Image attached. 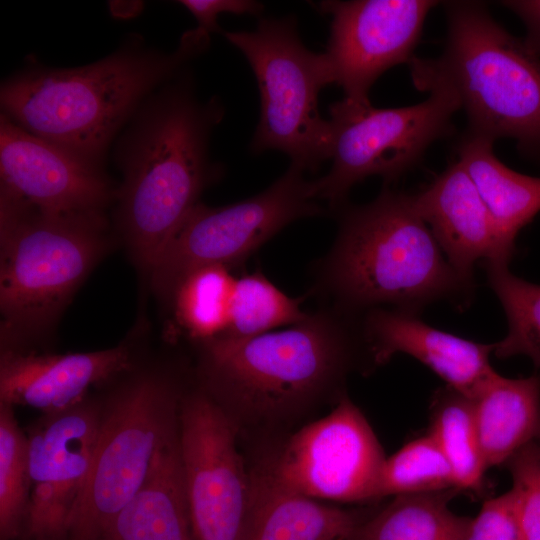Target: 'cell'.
<instances>
[{"instance_id":"6da1fadb","label":"cell","mask_w":540,"mask_h":540,"mask_svg":"<svg viewBox=\"0 0 540 540\" xmlns=\"http://www.w3.org/2000/svg\"><path fill=\"white\" fill-rule=\"evenodd\" d=\"M223 115L219 100L199 101L189 77L181 74L140 105L118 141L119 223L134 260L148 275L219 174L208 143Z\"/></svg>"},{"instance_id":"7a4b0ae2","label":"cell","mask_w":540,"mask_h":540,"mask_svg":"<svg viewBox=\"0 0 540 540\" xmlns=\"http://www.w3.org/2000/svg\"><path fill=\"white\" fill-rule=\"evenodd\" d=\"M209 46L186 31L165 53L129 43L82 67L27 66L1 85L3 114L27 132L98 166L116 133L156 88L183 74Z\"/></svg>"},{"instance_id":"3957f363","label":"cell","mask_w":540,"mask_h":540,"mask_svg":"<svg viewBox=\"0 0 540 540\" xmlns=\"http://www.w3.org/2000/svg\"><path fill=\"white\" fill-rule=\"evenodd\" d=\"M339 231L319 263L316 290L356 314L391 305L418 314L442 300H470L466 283L417 213L412 194L385 186L370 203L336 209Z\"/></svg>"},{"instance_id":"277c9868","label":"cell","mask_w":540,"mask_h":540,"mask_svg":"<svg viewBox=\"0 0 540 540\" xmlns=\"http://www.w3.org/2000/svg\"><path fill=\"white\" fill-rule=\"evenodd\" d=\"M355 314L324 307L287 329L199 342L205 389L225 410L289 413L335 387L364 343Z\"/></svg>"},{"instance_id":"5b68a950","label":"cell","mask_w":540,"mask_h":540,"mask_svg":"<svg viewBox=\"0 0 540 540\" xmlns=\"http://www.w3.org/2000/svg\"><path fill=\"white\" fill-rule=\"evenodd\" d=\"M442 3L443 51L412 59L414 86L449 90L466 114V131L493 142L513 139L520 151L540 156V57L502 27L485 2Z\"/></svg>"},{"instance_id":"8992f818","label":"cell","mask_w":540,"mask_h":540,"mask_svg":"<svg viewBox=\"0 0 540 540\" xmlns=\"http://www.w3.org/2000/svg\"><path fill=\"white\" fill-rule=\"evenodd\" d=\"M108 247L104 211L46 210L1 187V349L50 330Z\"/></svg>"},{"instance_id":"52a82bcc","label":"cell","mask_w":540,"mask_h":540,"mask_svg":"<svg viewBox=\"0 0 540 540\" xmlns=\"http://www.w3.org/2000/svg\"><path fill=\"white\" fill-rule=\"evenodd\" d=\"M184 392L172 375L145 371L102 402L89 474L66 540H97L145 481L156 454L180 431Z\"/></svg>"},{"instance_id":"ba28073f","label":"cell","mask_w":540,"mask_h":540,"mask_svg":"<svg viewBox=\"0 0 540 540\" xmlns=\"http://www.w3.org/2000/svg\"><path fill=\"white\" fill-rule=\"evenodd\" d=\"M249 62L260 93L254 153L276 150L304 172L331 158L333 130L319 112V93L333 84L325 53L308 50L293 17L262 18L253 31L224 32Z\"/></svg>"},{"instance_id":"9c48e42d","label":"cell","mask_w":540,"mask_h":540,"mask_svg":"<svg viewBox=\"0 0 540 540\" xmlns=\"http://www.w3.org/2000/svg\"><path fill=\"white\" fill-rule=\"evenodd\" d=\"M427 92L426 100L403 107L379 108L346 98L331 104L332 164L312 180L313 197L335 211L355 184L379 176L389 185L419 164L434 142L451 133L452 117L460 109L449 90Z\"/></svg>"},{"instance_id":"30bf717a","label":"cell","mask_w":540,"mask_h":540,"mask_svg":"<svg viewBox=\"0 0 540 540\" xmlns=\"http://www.w3.org/2000/svg\"><path fill=\"white\" fill-rule=\"evenodd\" d=\"M312 195V181L290 164L261 193L221 207L197 203L167 244L149 277L154 291L170 299L191 271L208 265L231 267L243 262L290 223L323 215Z\"/></svg>"},{"instance_id":"8fae6325","label":"cell","mask_w":540,"mask_h":540,"mask_svg":"<svg viewBox=\"0 0 540 540\" xmlns=\"http://www.w3.org/2000/svg\"><path fill=\"white\" fill-rule=\"evenodd\" d=\"M385 459L369 422L344 396L257 470L279 487L312 499L357 503L378 498Z\"/></svg>"},{"instance_id":"7c38bea8","label":"cell","mask_w":540,"mask_h":540,"mask_svg":"<svg viewBox=\"0 0 540 540\" xmlns=\"http://www.w3.org/2000/svg\"><path fill=\"white\" fill-rule=\"evenodd\" d=\"M179 421L193 540H244L251 474L227 411L199 388L184 393Z\"/></svg>"},{"instance_id":"4fadbf2b","label":"cell","mask_w":540,"mask_h":540,"mask_svg":"<svg viewBox=\"0 0 540 540\" xmlns=\"http://www.w3.org/2000/svg\"><path fill=\"white\" fill-rule=\"evenodd\" d=\"M434 0L321 1L319 10L331 16L324 52L333 84L346 99L370 104L369 93L390 68L410 63L420 42Z\"/></svg>"},{"instance_id":"5bb4252c","label":"cell","mask_w":540,"mask_h":540,"mask_svg":"<svg viewBox=\"0 0 540 540\" xmlns=\"http://www.w3.org/2000/svg\"><path fill=\"white\" fill-rule=\"evenodd\" d=\"M101 414L102 402L87 397L67 410L43 414L29 429L26 540H66L89 474Z\"/></svg>"},{"instance_id":"9a60e30c","label":"cell","mask_w":540,"mask_h":540,"mask_svg":"<svg viewBox=\"0 0 540 540\" xmlns=\"http://www.w3.org/2000/svg\"><path fill=\"white\" fill-rule=\"evenodd\" d=\"M1 187L46 210L104 211L117 192L92 164L0 118Z\"/></svg>"},{"instance_id":"2e32d148","label":"cell","mask_w":540,"mask_h":540,"mask_svg":"<svg viewBox=\"0 0 540 540\" xmlns=\"http://www.w3.org/2000/svg\"><path fill=\"white\" fill-rule=\"evenodd\" d=\"M412 199L446 259L466 283L475 285L473 272L478 260L509 263L512 259L515 249L503 239L459 160L412 194Z\"/></svg>"},{"instance_id":"e0dca14e","label":"cell","mask_w":540,"mask_h":540,"mask_svg":"<svg viewBox=\"0 0 540 540\" xmlns=\"http://www.w3.org/2000/svg\"><path fill=\"white\" fill-rule=\"evenodd\" d=\"M133 361L126 345L68 354L1 349L0 402L61 412L84 401L92 385L131 371Z\"/></svg>"},{"instance_id":"ac0fdd59","label":"cell","mask_w":540,"mask_h":540,"mask_svg":"<svg viewBox=\"0 0 540 540\" xmlns=\"http://www.w3.org/2000/svg\"><path fill=\"white\" fill-rule=\"evenodd\" d=\"M361 328L375 365L386 363L396 353H405L471 399L495 372L490 364L494 343H479L436 329L413 312L375 308L367 311Z\"/></svg>"},{"instance_id":"d6986e66","label":"cell","mask_w":540,"mask_h":540,"mask_svg":"<svg viewBox=\"0 0 540 540\" xmlns=\"http://www.w3.org/2000/svg\"><path fill=\"white\" fill-rule=\"evenodd\" d=\"M97 540H193L180 431L156 454L141 487Z\"/></svg>"},{"instance_id":"ffe728a7","label":"cell","mask_w":540,"mask_h":540,"mask_svg":"<svg viewBox=\"0 0 540 540\" xmlns=\"http://www.w3.org/2000/svg\"><path fill=\"white\" fill-rule=\"evenodd\" d=\"M244 540H348L362 521L353 512L320 503L251 473Z\"/></svg>"},{"instance_id":"44dd1931","label":"cell","mask_w":540,"mask_h":540,"mask_svg":"<svg viewBox=\"0 0 540 540\" xmlns=\"http://www.w3.org/2000/svg\"><path fill=\"white\" fill-rule=\"evenodd\" d=\"M479 442L488 468L525 445L540 443V376L506 378L493 372L472 398Z\"/></svg>"},{"instance_id":"7402d4cb","label":"cell","mask_w":540,"mask_h":540,"mask_svg":"<svg viewBox=\"0 0 540 540\" xmlns=\"http://www.w3.org/2000/svg\"><path fill=\"white\" fill-rule=\"evenodd\" d=\"M493 146L492 140L465 130L456 159L475 184L503 239L515 249L520 230L540 212V177L508 168Z\"/></svg>"},{"instance_id":"603a6c76","label":"cell","mask_w":540,"mask_h":540,"mask_svg":"<svg viewBox=\"0 0 540 540\" xmlns=\"http://www.w3.org/2000/svg\"><path fill=\"white\" fill-rule=\"evenodd\" d=\"M458 491L394 496L381 511L362 520L348 540H459L471 518L449 508Z\"/></svg>"},{"instance_id":"cb8c5ba5","label":"cell","mask_w":540,"mask_h":540,"mask_svg":"<svg viewBox=\"0 0 540 540\" xmlns=\"http://www.w3.org/2000/svg\"><path fill=\"white\" fill-rule=\"evenodd\" d=\"M428 433L449 461L458 490L480 494L488 469L479 442L473 400L445 386L430 402Z\"/></svg>"},{"instance_id":"d4e9b609","label":"cell","mask_w":540,"mask_h":540,"mask_svg":"<svg viewBox=\"0 0 540 540\" xmlns=\"http://www.w3.org/2000/svg\"><path fill=\"white\" fill-rule=\"evenodd\" d=\"M236 278L223 265H208L189 272L170 299L178 325L202 342L226 334Z\"/></svg>"},{"instance_id":"484cf974","label":"cell","mask_w":540,"mask_h":540,"mask_svg":"<svg viewBox=\"0 0 540 540\" xmlns=\"http://www.w3.org/2000/svg\"><path fill=\"white\" fill-rule=\"evenodd\" d=\"M505 262H486L487 279L508 321V332L494 343L500 359L527 356L540 368V285L514 275Z\"/></svg>"},{"instance_id":"4316f807","label":"cell","mask_w":540,"mask_h":540,"mask_svg":"<svg viewBox=\"0 0 540 540\" xmlns=\"http://www.w3.org/2000/svg\"><path fill=\"white\" fill-rule=\"evenodd\" d=\"M303 300L288 296L259 271L237 277L230 323L222 337H250L300 323L309 315L302 310Z\"/></svg>"},{"instance_id":"83f0119b","label":"cell","mask_w":540,"mask_h":540,"mask_svg":"<svg viewBox=\"0 0 540 540\" xmlns=\"http://www.w3.org/2000/svg\"><path fill=\"white\" fill-rule=\"evenodd\" d=\"M458 489L452 467L427 432L386 457L377 497Z\"/></svg>"},{"instance_id":"f1b7e54d","label":"cell","mask_w":540,"mask_h":540,"mask_svg":"<svg viewBox=\"0 0 540 540\" xmlns=\"http://www.w3.org/2000/svg\"><path fill=\"white\" fill-rule=\"evenodd\" d=\"M29 501L27 436L13 406L0 402V538L15 540L24 529Z\"/></svg>"},{"instance_id":"f546056e","label":"cell","mask_w":540,"mask_h":540,"mask_svg":"<svg viewBox=\"0 0 540 540\" xmlns=\"http://www.w3.org/2000/svg\"><path fill=\"white\" fill-rule=\"evenodd\" d=\"M512 477L520 540H540V443L531 442L505 464Z\"/></svg>"},{"instance_id":"4dcf8cb0","label":"cell","mask_w":540,"mask_h":540,"mask_svg":"<svg viewBox=\"0 0 540 540\" xmlns=\"http://www.w3.org/2000/svg\"><path fill=\"white\" fill-rule=\"evenodd\" d=\"M459 540H520L512 492L487 500Z\"/></svg>"},{"instance_id":"1f68e13d","label":"cell","mask_w":540,"mask_h":540,"mask_svg":"<svg viewBox=\"0 0 540 540\" xmlns=\"http://www.w3.org/2000/svg\"><path fill=\"white\" fill-rule=\"evenodd\" d=\"M180 3L195 17L198 27L208 33L221 31L217 24L220 14L258 16L263 11V4L252 0H182Z\"/></svg>"},{"instance_id":"d6a6232c","label":"cell","mask_w":540,"mask_h":540,"mask_svg":"<svg viewBox=\"0 0 540 540\" xmlns=\"http://www.w3.org/2000/svg\"><path fill=\"white\" fill-rule=\"evenodd\" d=\"M499 3L524 22L527 34L523 39L529 49L540 57V0H507Z\"/></svg>"}]
</instances>
